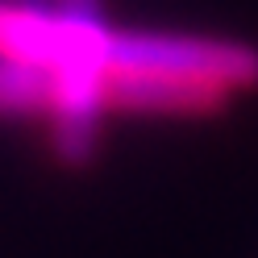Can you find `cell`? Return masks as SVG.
Returning <instances> with one entry per match:
<instances>
[{"label":"cell","mask_w":258,"mask_h":258,"mask_svg":"<svg viewBox=\"0 0 258 258\" xmlns=\"http://www.w3.org/2000/svg\"><path fill=\"white\" fill-rule=\"evenodd\" d=\"M142 25L108 0H0V125L58 167H92L117 121H138Z\"/></svg>","instance_id":"6da1fadb"}]
</instances>
